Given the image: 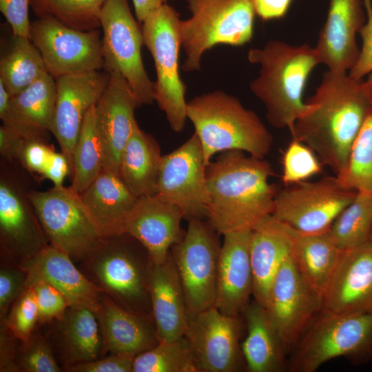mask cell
Wrapping results in <instances>:
<instances>
[{
	"label": "cell",
	"mask_w": 372,
	"mask_h": 372,
	"mask_svg": "<svg viewBox=\"0 0 372 372\" xmlns=\"http://www.w3.org/2000/svg\"><path fill=\"white\" fill-rule=\"evenodd\" d=\"M240 316L210 307L189 320L185 336L198 372H237L247 369L240 342Z\"/></svg>",
	"instance_id": "obj_17"
},
{
	"label": "cell",
	"mask_w": 372,
	"mask_h": 372,
	"mask_svg": "<svg viewBox=\"0 0 372 372\" xmlns=\"http://www.w3.org/2000/svg\"><path fill=\"white\" fill-rule=\"evenodd\" d=\"M26 273L19 265H1L0 269V316L3 320L9 307L25 287Z\"/></svg>",
	"instance_id": "obj_44"
},
{
	"label": "cell",
	"mask_w": 372,
	"mask_h": 372,
	"mask_svg": "<svg viewBox=\"0 0 372 372\" xmlns=\"http://www.w3.org/2000/svg\"><path fill=\"white\" fill-rule=\"evenodd\" d=\"M206 168L203 147L194 133L162 156L156 195L177 207L184 219L206 218Z\"/></svg>",
	"instance_id": "obj_16"
},
{
	"label": "cell",
	"mask_w": 372,
	"mask_h": 372,
	"mask_svg": "<svg viewBox=\"0 0 372 372\" xmlns=\"http://www.w3.org/2000/svg\"><path fill=\"white\" fill-rule=\"evenodd\" d=\"M185 1L191 17L178 25L184 71L200 70L205 52L218 44L241 46L251 40L256 14L252 0Z\"/></svg>",
	"instance_id": "obj_7"
},
{
	"label": "cell",
	"mask_w": 372,
	"mask_h": 372,
	"mask_svg": "<svg viewBox=\"0 0 372 372\" xmlns=\"http://www.w3.org/2000/svg\"><path fill=\"white\" fill-rule=\"evenodd\" d=\"M107 72L68 74L56 79V99L52 134L67 157L72 172V154L84 119L109 81Z\"/></svg>",
	"instance_id": "obj_18"
},
{
	"label": "cell",
	"mask_w": 372,
	"mask_h": 372,
	"mask_svg": "<svg viewBox=\"0 0 372 372\" xmlns=\"http://www.w3.org/2000/svg\"><path fill=\"white\" fill-rule=\"evenodd\" d=\"M28 195L49 244L83 260L101 236L79 194L63 185Z\"/></svg>",
	"instance_id": "obj_10"
},
{
	"label": "cell",
	"mask_w": 372,
	"mask_h": 372,
	"mask_svg": "<svg viewBox=\"0 0 372 372\" xmlns=\"http://www.w3.org/2000/svg\"><path fill=\"white\" fill-rule=\"evenodd\" d=\"M10 331L21 342L28 341L39 321V309L34 290L25 285L12 304L5 319L1 320Z\"/></svg>",
	"instance_id": "obj_41"
},
{
	"label": "cell",
	"mask_w": 372,
	"mask_h": 372,
	"mask_svg": "<svg viewBox=\"0 0 372 372\" xmlns=\"http://www.w3.org/2000/svg\"><path fill=\"white\" fill-rule=\"evenodd\" d=\"M287 226L293 263L304 282L322 297L342 251L333 242L327 231L305 233Z\"/></svg>",
	"instance_id": "obj_31"
},
{
	"label": "cell",
	"mask_w": 372,
	"mask_h": 372,
	"mask_svg": "<svg viewBox=\"0 0 372 372\" xmlns=\"http://www.w3.org/2000/svg\"><path fill=\"white\" fill-rule=\"evenodd\" d=\"M366 20L362 0H330L327 18L315 46L320 64L329 70L348 72L358 56L355 37Z\"/></svg>",
	"instance_id": "obj_22"
},
{
	"label": "cell",
	"mask_w": 372,
	"mask_h": 372,
	"mask_svg": "<svg viewBox=\"0 0 372 372\" xmlns=\"http://www.w3.org/2000/svg\"><path fill=\"white\" fill-rule=\"evenodd\" d=\"M371 230L372 194L357 192L327 232L335 245L344 251L369 242Z\"/></svg>",
	"instance_id": "obj_36"
},
{
	"label": "cell",
	"mask_w": 372,
	"mask_h": 372,
	"mask_svg": "<svg viewBox=\"0 0 372 372\" xmlns=\"http://www.w3.org/2000/svg\"><path fill=\"white\" fill-rule=\"evenodd\" d=\"M83 260L95 285L118 305L154 326L149 291L153 261L136 239L126 233L101 237Z\"/></svg>",
	"instance_id": "obj_5"
},
{
	"label": "cell",
	"mask_w": 372,
	"mask_h": 372,
	"mask_svg": "<svg viewBox=\"0 0 372 372\" xmlns=\"http://www.w3.org/2000/svg\"><path fill=\"white\" fill-rule=\"evenodd\" d=\"M134 358L112 354L107 358L66 365L70 372H132Z\"/></svg>",
	"instance_id": "obj_46"
},
{
	"label": "cell",
	"mask_w": 372,
	"mask_h": 372,
	"mask_svg": "<svg viewBox=\"0 0 372 372\" xmlns=\"http://www.w3.org/2000/svg\"><path fill=\"white\" fill-rule=\"evenodd\" d=\"M46 72L43 58L30 38L14 36L0 59V82L10 95L19 94Z\"/></svg>",
	"instance_id": "obj_34"
},
{
	"label": "cell",
	"mask_w": 372,
	"mask_h": 372,
	"mask_svg": "<svg viewBox=\"0 0 372 372\" xmlns=\"http://www.w3.org/2000/svg\"><path fill=\"white\" fill-rule=\"evenodd\" d=\"M163 155L156 140L137 125L122 152L118 175L136 197L154 195Z\"/></svg>",
	"instance_id": "obj_32"
},
{
	"label": "cell",
	"mask_w": 372,
	"mask_h": 372,
	"mask_svg": "<svg viewBox=\"0 0 372 372\" xmlns=\"http://www.w3.org/2000/svg\"><path fill=\"white\" fill-rule=\"evenodd\" d=\"M149 291L154 326L159 342L184 336L189 316L181 281L170 252L163 262H153Z\"/></svg>",
	"instance_id": "obj_25"
},
{
	"label": "cell",
	"mask_w": 372,
	"mask_h": 372,
	"mask_svg": "<svg viewBox=\"0 0 372 372\" xmlns=\"http://www.w3.org/2000/svg\"><path fill=\"white\" fill-rule=\"evenodd\" d=\"M108 84L95 105V121L104 156V168L118 174L122 152L138 125V107L125 79L110 72Z\"/></svg>",
	"instance_id": "obj_19"
},
{
	"label": "cell",
	"mask_w": 372,
	"mask_h": 372,
	"mask_svg": "<svg viewBox=\"0 0 372 372\" xmlns=\"http://www.w3.org/2000/svg\"><path fill=\"white\" fill-rule=\"evenodd\" d=\"M356 194L336 176L300 182L278 192L272 216L299 231H326Z\"/></svg>",
	"instance_id": "obj_13"
},
{
	"label": "cell",
	"mask_w": 372,
	"mask_h": 372,
	"mask_svg": "<svg viewBox=\"0 0 372 372\" xmlns=\"http://www.w3.org/2000/svg\"><path fill=\"white\" fill-rule=\"evenodd\" d=\"M46 141L28 140L18 162L28 171L43 175L53 152Z\"/></svg>",
	"instance_id": "obj_48"
},
{
	"label": "cell",
	"mask_w": 372,
	"mask_h": 372,
	"mask_svg": "<svg viewBox=\"0 0 372 372\" xmlns=\"http://www.w3.org/2000/svg\"><path fill=\"white\" fill-rule=\"evenodd\" d=\"M366 13V20L360 31L362 47L349 75L356 80L372 72V0H362Z\"/></svg>",
	"instance_id": "obj_45"
},
{
	"label": "cell",
	"mask_w": 372,
	"mask_h": 372,
	"mask_svg": "<svg viewBox=\"0 0 372 372\" xmlns=\"http://www.w3.org/2000/svg\"><path fill=\"white\" fill-rule=\"evenodd\" d=\"M30 0H0V11L11 27L13 36L29 37Z\"/></svg>",
	"instance_id": "obj_47"
},
{
	"label": "cell",
	"mask_w": 372,
	"mask_h": 372,
	"mask_svg": "<svg viewBox=\"0 0 372 372\" xmlns=\"http://www.w3.org/2000/svg\"><path fill=\"white\" fill-rule=\"evenodd\" d=\"M247 59L260 65L259 74L249 88L264 104L267 121L291 132L296 121L312 107L303 101V94L309 76L320 64L315 47L271 40L261 48L250 49Z\"/></svg>",
	"instance_id": "obj_3"
},
{
	"label": "cell",
	"mask_w": 372,
	"mask_h": 372,
	"mask_svg": "<svg viewBox=\"0 0 372 372\" xmlns=\"http://www.w3.org/2000/svg\"><path fill=\"white\" fill-rule=\"evenodd\" d=\"M95 105L85 116L72 154V180L69 187L79 194L104 168L103 152L96 126Z\"/></svg>",
	"instance_id": "obj_35"
},
{
	"label": "cell",
	"mask_w": 372,
	"mask_h": 372,
	"mask_svg": "<svg viewBox=\"0 0 372 372\" xmlns=\"http://www.w3.org/2000/svg\"><path fill=\"white\" fill-rule=\"evenodd\" d=\"M322 164L311 147L292 138L282 157V182L289 186L308 180L321 172Z\"/></svg>",
	"instance_id": "obj_40"
},
{
	"label": "cell",
	"mask_w": 372,
	"mask_h": 372,
	"mask_svg": "<svg viewBox=\"0 0 372 372\" xmlns=\"http://www.w3.org/2000/svg\"><path fill=\"white\" fill-rule=\"evenodd\" d=\"M169 1L172 0H132L136 20L142 23L153 11Z\"/></svg>",
	"instance_id": "obj_53"
},
{
	"label": "cell",
	"mask_w": 372,
	"mask_h": 372,
	"mask_svg": "<svg viewBox=\"0 0 372 372\" xmlns=\"http://www.w3.org/2000/svg\"><path fill=\"white\" fill-rule=\"evenodd\" d=\"M181 211L157 195L137 198L125 224L124 233L136 239L154 263H162L183 237Z\"/></svg>",
	"instance_id": "obj_21"
},
{
	"label": "cell",
	"mask_w": 372,
	"mask_h": 372,
	"mask_svg": "<svg viewBox=\"0 0 372 372\" xmlns=\"http://www.w3.org/2000/svg\"><path fill=\"white\" fill-rule=\"evenodd\" d=\"M79 196L101 237L124 234L137 198L118 174L103 168Z\"/></svg>",
	"instance_id": "obj_29"
},
{
	"label": "cell",
	"mask_w": 372,
	"mask_h": 372,
	"mask_svg": "<svg viewBox=\"0 0 372 372\" xmlns=\"http://www.w3.org/2000/svg\"><path fill=\"white\" fill-rule=\"evenodd\" d=\"M335 176L345 188L372 194V111L352 145L344 168Z\"/></svg>",
	"instance_id": "obj_39"
},
{
	"label": "cell",
	"mask_w": 372,
	"mask_h": 372,
	"mask_svg": "<svg viewBox=\"0 0 372 372\" xmlns=\"http://www.w3.org/2000/svg\"><path fill=\"white\" fill-rule=\"evenodd\" d=\"M26 139L5 125L0 126V154L8 162L18 161Z\"/></svg>",
	"instance_id": "obj_49"
},
{
	"label": "cell",
	"mask_w": 372,
	"mask_h": 372,
	"mask_svg": "<svg viewBox=\"0 0 372 372\" xmlns=\"http://www.w3.org/2000/svg\"><path fill=\"white\" fill-rule=\"evenodd\" d=\"M217 234L208 222L189 219L183 238L170 250L183 286L189 320L214 306L220 249Z\"/></svg>",
	"instance_id": "obj_11"
},
{
	"label": "cell",
	"mask_w": 372,
	"mask_h": 372,
	"mask_svg": "<svg viewBox=\"0 0 372 372\" xmlns=\"http://www.w3.org/2000/svg\"><path fill=\"white\" fill-rule=\"evenodd\" d=\"M30 39L39 51L46 71L55 79L103 69L102 33L79 30L50 17L31 21Z\"/></svg>",
	"instance_id": "obj_12"
},
{
	"label": "cell",
	"mask_w": 372,
	"mask_h": 372,
	"mask_svg": "<svg viewBox=\"0 0 372 372\" xmlns=\"http://www.w3.org/2000/svg\"><path fill=\"white\" fill-rule=\"evenodd\" d=\"M265 309L285 353L290 355L322 310L321 296L302 279L291 254L273 280Z\"/></svg>",
	"instance_id": "obj_14"
},
{
	"label": "cell",
	"mask_w": 372,
	"mask_h": 372,
	"mask_svg": "<svg viewBox=\"0 0 372 372\" xmlns=\"http://www.w3.org/2000/svg\"><path fill=\"white\" fill-rule=\"evenodd\" d=\"M251 231L230 232L223 235L214 307L226 315L240 316L250 302L253 292L249 256Z\"/></svg>",
	"instance_id": "obj_23"
},
{
	"label": "cell",
	"mask_w": 372,
	"mask_h": 372,
	"mask_svg": "<svg viewBox=\"0 0 372 372\" xmlns=\"http://www.w3.org/2000/svg\"><path fill=\"white\" fill-rule=\"evenodd\" d=\"M322 309L372 314V243L342 251L322 296Z\"/></svg>",
	"instance_id": "obj_20"
},
{
	"label": "cell",
	"mask_w": 372,
	"mask_h": 372,
	"mask_svg": "<svg viewBox=\"0 0 372 372\" xmlns=\"http://www.w3.org/2000/svg\"><path fill=\"white\" fill-rule=\"evenodd\" d=\"M290 355L291 372H315L340 357L356 364L372 362V314L322 309Z\"/></svg>",
	"instance_id": "obj_6"
},
{
	"label": "cell",
	"mask_w": 372,
	"mask_h": 372,
	"mask_svg": "<svg viewBox=\"0 0 372 372\" xmlns=\"http://www.w3.org/2000/svg\"><path fill=\"white\" fill-rule=\"evenodd\" d=\"M292 0H252L256 14L264 20L282 17Z\"/></svg>",
	"instance_id": "obj_51"
},
{
	"label": "cell",
	"mask_w": 372,
	"mask_h": 372,
	"mask_svg": "<svg viewBox=\"0 0 372 372\" xmlns=\"http://www.w3.org/2000/svg\"><path fill=\"white\" fill-rule=\"evenodd\" d=\"M291 254L287 226L270 216L251 231L250 263L252 296L265 308L273 280L285 260Z\"/></svg>",
	"instance_id": "obj_28"
},
{
	"label": "cell",
	"mask_w": 372,
	"mask_h": 372,
	"mask_svg": "<svg viewBox=\"0 0 372 372\" xmlns=\"http://www.w3.org/2000/svg\"><path fill=\"white\" fill-rule=\"evenodd\" d=\"M369 241L372 243V230H371V232Z\"/></svg>",
	"instance_id": "obj_56"
},
{
	"label": "cell",
	"mask_w": 372,
	"mask_h": 372,
	"mask_svg": "<svg viewBox=\"0 0 372 372\" xmlns=\"http://www.w3.org/2000/svg\"><path fill=\"white\" fill-rule=\"evenodd\" d=\"M25 285L32 286L34 290L40 322H47L54 319L63 320L70 305L56 288L43 280H34Z\"/></svg>",
	"instance_id": "obj_43"
},
{
	"label": "cell",
	"mask_w": 372,
	"mask_h": 372,
	"mask_svg": "<svg viewBox=\"0 0 372 372\" xmlns=\"http://www.w3.org/2000/svg\"><path fill=\"white\" fill-rule=\"evenodd\" d=\"M242 315L247 328L246 337L241 343L247 370L249 372L288 371V355L266 309L254 300Z\"/></svg>",
	"instance_id": "obj_30"
},
{
	"label": "cell",
	"mask_w": 372,
	"mask_h": 372,
	"mask_svg": "<svg viewBox=\"0 0 372 372\" xmlns=\"http://www.w3.org/2000/svg\"><path fill=\"white\" fill-rule=\"evenodd\" d=\"M16 362L17 371L24 372H60L48 342L41 336H31L22 342Z\"/></svg>",
	"instance_id": "obj_42"
},
{
	"label": "cell",
	"mask_w": 372,
	"mask_h": 372,
	"mask_svg": "<svg viewBox=\"0 0 372 372\" xmlns=\"http://www.w3.org/2000/svg\"><path fill=\"white\" fill-rule=\"evenodd\" d=\"M71 167L67 157L62 153L53 151L42 176L50 180L55 187L63 185V182Z\"/></svg>",
	"instance_id": "obj_50"
},
{
	"label": "cell",
	"mask_w": 372,
	"mask_h": 372,
	"mask_svg": "<svg viewBox=\"0 0 372 372\" xmlns=\"http://www.w3.org/2000/svg\"><path fill=\"white\" fill-rule=\"evenodd\" d=\"M56 99V80L46 72L12 96L2 125L26 139L47 142L53 128Z\"/></svg>",
	"instance_id": "obj_27"
},
{
	"label": "cell",
	"mask_w": 372,
	"mask_h": 372,
	"mask_svg": "<svg viewBox=\"0 0 372 372\" xmlns=\"http://www.w3.org/2000/svg\"><path fill=\"white\" fill-rule=\"evenodd\" d=\"M3 160L0 171V244L1 253L16 265L49 245L25 185Z\"/></svg>",
	"instance_id": "obj_15"
},
{
	"label": "cell",
	"mask_w": 372,
	"mask_h": 372,
	"mask_svg": "<svg viewBox=\"0 0 372 372\" xmlns=\"http://www.w3.org/2000/svg\"><path fill=\"white\" fill-rule=\"evenodd\" d=\"M271 164L239 150L219 153L206 168L205 209L218 234L251 231L272 216L276 185Z\"/></svg>",
	"instance_id": "obj_1"
},
{
	"label": "cell",
	"mask_w": 372,
	"mask_h": 372,
	"mask_svg": "<svg viewBox=\"0 0 372 372\" xmlns=\"http://www.w3.org/2000/svg\"><path fill=\"white\" fill-rule=\"evenodd\" d=\"M12 96L0 82V118L2 120L8 112Z\"/></svg>",
	"instance_id": "obj_54"
},
{
	"label": "cell",
	"mask_w": 372,
	"mask_h": 372,
	"mask_svg": "<svg viewBox=\"0 0 372 372\" xmlns=\"http://www.w3.org/2000/svg\"><path fill=\"white\" fill-rule=\"evenodd\" d=\"M107 0H30L37 17H53L79 30L101 28V14Z\"/></svg>",
	"instance_id": "obj_37"
},
{
	"label": "cell",
	"mask_w": 372,
	"mask_h": 372,
	"mask_svg": "<svg viewBox=\"0 0 372 372\" xmlns=\"http://www.w3.org/2000/svg\"><path fill=\"white\" fill-rule=\"evenodd\" d=\"M307 102L312 107L296 121L290 132L292 138L311 147L337 175L372 111L363 81L351 78L347 72L328 70Z\"/></svg>",
	"instance_id": "obj_2"
},
{
	"label": "cell",
	"mask_w": 372,
	"mask_h": 372,
	"mask_svg": "<svg viewBox=\"0 0 372 372\" xmlns=\"http://www.w3.org/2000/svg\"><path fill=\"white\" fill-rule=\"evenodd\" d=\"M363 85L372 105V72L368 75L366 80L363 81Z\"/></svg>",
	"instance_id": "obj_55"
},
{
	"label": "cell",
	"mask_w": 372,
	"mask_h": 372,
	"mask_svg": "<svg viewBox=\"0 0 372 372\" xmlns=\"http://www.w3.org/2000/svg\"><path fill=\"white\" fill-rule=\"evenodd\" d=\"M62 321L67 365L96 360L103 341L94 311L85 307H70Z\"/></svg>",
	"instance_id": "obj_33"
},
{
	"label": "cell",
	"mask_w": 372,
	"mask_h": 372,
	"mask_svg": "<svg viewBox=\"0 0 372 372\" xmlns=\"http://www.w3.org/2000/svg\"><path fill=\"white\" fill-rule=\"evenodd\" d=\"M16 338L3 322L1 325V371H17L13 347V342Z\"/></svg>",
	"instance_id": "obj_52"
},
{
	"label": "cell",
	"mask_w": 372,
	"mask_h": 372,
	"mask_svg": "<svg viewBox=\"0 0 372 372\" xmlns=\"http://www.w3.org/2000/svg\"><path fill=\"white\" fill-rule=\"evenodd\" d=\"M94 311L100 327L103 348L112 354L135 358L159 342L151 323L120 307L103 291Z\"/></svg>",
	"instance_id": "obj_26"
},
{
	"label": "cell",
	"mask_w": 372,
	"mask_h": 372,
	"mask_svg": "<svg viewBox=\"0 0 372 372\" xmlns=\"http://www.w3.org/2000/svg\"><path fill=\"white\" fill-rule=\"evenodd\" d=\"M133 16L128 0H107L101 12L103 69L116 72L127 82L138 107L152 103L154 82L145 69L141 49L142 27Z\"/></svg>",
	"instance_id": "obj_9"
},
{
	"label": "cell",
	"mask_w": 372,
	"mask_h": 372,
	"mask_svg": "<svg viewBox=\"0 0 372 372\" xmlns=\"http://www.w3.org/2000/svg\"><path fill=\"white\" fill-rule=\"evenodd\" d=\"M132 372H198L189 342L183 336L155 347L136 355Z\"/></svg>",
	"instance_id": "obj_38"
},
{
	"label": "cell",
	"mask_w": 372,
	"mask_h": 372,
	"mask_svg": "<svg viewBox=\"0 0 372 372\" xmlns=\"http://www.w3.org/2000/svg\"><path fill=\"white\" fill-rule=\"evenodd\" d=\"M19 265L26 273L25 285L43 280L56 288L71 307H85L94 311L103 291L76 268L65 252L49 244Z\"/></svg>",
	"instance_id": "obj_24"
},
{
	"label": "cell",
	"mask_w": 372,
	"mask_h": 372,
	"mask_svg": "<svg viewBox=\"0 0 372 372\" xmlns=\"http://www.w3.org/2000/svg\"><path fill=\"white\" fill-rule=\"evenodd\" d=\"M187 116L200 141L207 165L213 156L225 151L239 150L264 158L271 148L272 134L258 116L223 91L188 101Z\"/></svg>",
	"instance_id": "obj_4"
},
{
	"label": "cell",
	"mask_w": 372,
	"mask_h": 372,
	"mask_svg": "<svg viewBox=\"0 0 372 372\" xmlns=\"http://www.w3.org/2000/svg\"><path fill=\"white\" fill-rule=\"evenodd\" d=\"M180 20L178 12L165 3L141 23L144 45L155 65L154 100L176 132L183 131L187 119L186 85L180 76L178 68Z\"/></svg>",
	"instance_id": "obj_8"
}]
</instances>
